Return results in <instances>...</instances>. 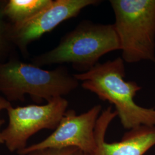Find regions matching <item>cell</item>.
Masks as SVG:
<instances>
[{"label":"cell","mask_w":155,"mask_h":155,"mask_svg":"<svg viewBox=\"0 0 155 155\" xmlns=\"http://www.w3.org/2000/svg\"><path fill=\"white\" fill-rule=\"evenodd\" d=\"M125 67L121 57L98 63L87 72L74 75L83 89L100 100L114 105L122 127L130 130L142 125L155 127V109L138 105L134 98L141 87L125 79Z\"/></svg>","instance_id":"obj_1"},{"label":"cell","mask_w":155,"mask_h":155,"mask_svg":"<svg viewBox=\"0 0 155 155\" xmlns=\"http://www.w3.org/2000/svg\"><path fill=\"white\" fill-rule=\"evenodd\" d=\"M117 50H120V44L113 24L82 20L55 48L33 58L32 64L40 67L71 63L79 73H84L96 66L102 56Z\"/></svg>","instance_id":"obj_2"},{"label":"cell","mask_w":155,"mask_h":155,"mask_svg":"<svg viewBox=\"0 0 155 155\" xmlns=\"http://www.w3.org/2000/svg\"><path fill=\"white\" fill-rule=\"evenodd\" d=\"M79 84L64 67L45 70L16 59L0 63V92L9 101H24L28 94L36 102H48L71 93Z\"/></svg>","instance_id":"obj_3"},{"label":"cell","mask_w":155,"mask_h":155,"mask_svg":"<svg viewBox=\"0 0 155 155\" xmlns=\"http://www.w3.org/2000/svg\"><path fill=\"white\" fill-rule=\"evenodd\" d=\"M113 24L127 63H155V0H111Z\"/></svg>","instance_id":"obj_4"},{"label":"cell","mask_w":155,"mask_h":155,"mask_svg":"<svg viewBox=\"0 0 155 155\" xmlns=\"http://www.w3.org/2000/svg\"><path fill=\"white\" fill-rule=\"evenodd\" d=\"M68 101L63 97L50 100L44 105L8 108L9 122L2 131L6 148L11 152L25 148L29 139L42 129L55 130L66 112Z\"/></svg>","instance_id":"obj_5"},{"label":"cell","mask_w":155,"mask_h":155,"mask_svg":"<svg viewBox=\"0 0 155 155\" xmlns=\"http://www.w3.org/2000/svg\"><path fill=\"white\" fill-rule=\"evenodd\" d=\"M101 110V106L98 105L79 115L74 110L66 111L53 133L17 153L26 155L38 150L75 148L91 155L97 147L95 127Z\"/></svg>","instance_id":"obj_6"},{"label":"cell","mask_w":155,"mask_h":155,"mask_svg":"<svg viewBox=\"0 0 155 155\" xmlns=\"http://www.w3.org/2000/svg\"><path fill=\"white\" fill-rule=\"evenodd\" d=\"M101 2L98 0H51L48 5L28 20L9 25L10 40L22 52H26L31 42L50 32L61 22L77 16L84 8Z\"/></svg>","instance_id":"obj_7"},{"label":"cell","mask_w":155,"mask_h":155,"mask_svg":"<svg viewBox=\"0 0 155 155\" xmlns=\"http://www.w3.org/2000/svg\"><path fill=\"white\" fill-rule=\"evenodd\" d=\"M116 116V111H113L111 106L100 114L95 127L97 147L90 155H144L155 146L154 126H140L129 130L119 142H105L107 129Z\"/></svg>","instance_id":"obj_8"},{"label":"cell","mask_w":155,"mask_h":155,"mask_svg":"<svg viewBox=\"0 0 155 155\" xmlns=\"http://www.w3.org/2000/svg\"><path fill=\"white\" fill-rule=\"evenodd\" d=\"M51 0H10L3 7V13L12 24L22 22L48 5Z\"/></svg>","instance_id":"obj_9"},{"label":"cell","mask_w":155,"mask_h":155,"mask_svg":"<svg viewBox=\"0 0 155 155\" xmlns=\"http://www.w3.org/2000/svg\"><path fill=\"white\" fill-rule=\"evenodd\" d=\"M4 17L3 7L0 8V58L7 52L12 43L8 34L9 25L4 21Z\"/></svg>","instance_id":"obj_10"},{"label":"cell","mask_w":155,"mask_h":155,"mask_svg":"<svg viewBox=\"0 0 155 155\" xmlns=\"http://www.w3.org/2000/svg\"><path fill=\"white\" fill-rule=\"evenodd\" d=\"M77 148H66L63 149H45L33 151L26 155H69Z\"/></svg>","instance_id":"obj_11"},{"label":"cell","mask_w":155,"mask_h":155,"mask_svg":"<svg viewBox=\"0 0 155 155\" xmlns=\"http://www.w3.org/2000/svg\"><path fill=\"white\" fill-rule=\"evenodd\" d=\"M11 106L10 101L2 97H0V114L1 112L3 110H7Z\"/></svg>","instance_id":"obj_12"},{"label":"cell","mask_w":155,"mask_h":155,"mask_svg":"<svg viewBox=\"0 0 155 155\" xmlns=\"http://www.w3.org/2000/svg\"><path fill=\"white\" fill-rule=\"evenodd\" d=\"M4 122H5V121L4 120L0 119V144H4V140L2 138V132L1 131V127H2V125L4 124Z\"/></svg>","instance_id":"obj_13"},{"label":"cell","mask_w":155,"mask_h":155,"mask_svg":"<svg viewBox=\"0 0 155 155\" xmlns=\"http://www.w3.org/2000/svg\"><path fill=\"white\" fill-rule=\"evenodd\" d=\"M87 155L84 153L82 151L79 150H76L74 152H73L70 155Z\"/></svg>","instance_id":"obj_14"}]
</instances>
